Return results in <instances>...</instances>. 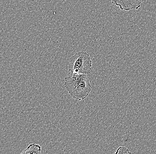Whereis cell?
Wrapping results in <instances>:
<instances>
[{"label": "cell", "instance_id": "1", "mask_svg": "<svg viewBox=\"0 0 156 154\" xmlns=\"http://www.w3.org/2000/svg\"><path fill=\"white\" fill-rule=\"evenodd\" d=\"M64 86L71 96L78 100L86 99L91 90L89 80L85 74L71 73L65 77Z\"/></svg>", "mask_w": 156, "mask_h": 154}, {"label": "cell", "instance_id": "2", "mask_svg": "<svg viewBox=\"0 0 156 154\" xmlns=\"http://www.w3.org/2000/svg\"><path fill=\"white\" fill-rule=\"evenodd\" d=\"M92 60L90 56L85 51H79L70 58L68 71L73 73L88 74L91 72Z\"/></svg>", "mask_w": 156, "mask_h": 154}, {"label": "cell", "instance_id": "3", "mask_svg": "<svg viewBox=\"0 0 156 154\" xmlns=\"http://www.w3.org/2000/svg\"><path fill=\"white\" fill-rule=\"evenodd\" d=\"M112 4L117 6L122 10L138 9L141 7L142 0H111Z\"/></svg>", "mask_w": 156, "mask_h": 154}, {"label": "cell", "instance_id": "4", "mask_svg": "<svg viewBox=\"0 0 156 154\" xmlns=\"http://www.w3.org/2000/svg\"><path fill=\"white\" fill-rule=\"evenodd\" d=\"M41 147L38 144H31L27 147V149L23 151L22 154H39L41 153Z\"/></svg>", "mask_w": 156, "mask_h": 154}, {"label": "cell", "instance_id": "5", "mask_svg": "<svg viewBox=\"0 0 156 154\" xmlns=\"http://www.w3.org/2000/svg\"><path fill=\"white\" fill-rule=\"evenodd\" d=\"M115 154H131V152L126 147H120L117 149Z\"/></svg>", "mask_w": 156, "mask_h": 154}]
</instances>
